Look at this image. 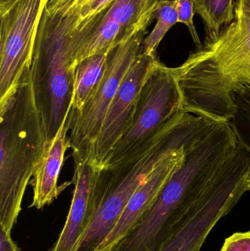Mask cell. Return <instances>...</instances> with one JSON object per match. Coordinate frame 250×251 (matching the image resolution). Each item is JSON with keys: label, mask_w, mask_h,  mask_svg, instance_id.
Returning <instances> with one entry per match:
<instances>
[{"label": "cell", "mask_w": 250, "mask_h": 251, "mask_svg": "<svg viewBox=\"0 0 250 251\" xmlns=\"http://www.w3.org/2000/svg\"><path fill=\"white\" fill-rule=\"evenodd\" d=\"M182 94L173 69L159 60L141 87L130 125L104 167L117 163L137 149L182 110Z\"/></svg>", "instance_id": "cell-7"}, {"label": "cell", "mask_w": 250, "mask_h": 251, "mask_svg": "<svg viewBox=\"0 0 250 251\" xmlns=\"http://www.w3.org/2000/svg\"><path fill=\"white\" fill-rule=\"evenodd\" d=\"M93 0H49L44 14L52 22H60L76 15Z\"/></svg>", "instance_id": "cell-19"}, {"label": "cell", "mask_w": 250, "mask_h": 251, "mask_svg": "<svg viewBox=\"0 0 250 251\" xmlns=\"http://www.w3.org/2000/svg\"><path fill=\"white\" fill-rule=\"evenodd\" d=\"M195 13L204 21L207 34H217L235 17L233 0H194Z\"/></svg>", "instance_id": "cell-15"}, {"label": "cell", "mask_w": 250, "mask_h": 251, "mask_svg": "<svg viewBox=\"0 0 250 251\" xmlns=\"http://www.w3.org/2000/svg\"><path fill=\"white\" fill-rule=\"evenodd\" d=\"M44 146L29 69L16 91L0 102V227L7 232L17 222Z\"/></svg>", "instance_id": "cell-3"}, {"label": "cell", "mask_w": 250, "mask_h": 251, "mask_svg": "<svg viewBox=\"0 0 250 251\" xmlns=\"http://www.w3.org/2000/svg\"><path fill=\"white\" fill-rule=\"evenodd\" d=\"M29 69L35 104L48 143L58 132L71 107L73 70L69 66L66 38L53 29L44 15Z\"/></svg>", "instance_id": "cell-5"}, {"label": "cell", "mask_w": 250, "mask_h": 251, "mask_svg": "<svg viewBox=\"0 0 250 251\" xmlns=\"http://www.w3.org/2000/svg\"><path fill=\"white\" fill-rule=\"evenodd\" d=\"M17 0H0V12L10 7Z\"/></svg>", "instance_id": "cell-24"}, {"label": "cell", "mask_w": 250, "mask_h": 251, "mask_svg": "<svg viewBox=\"0 0 250 251\" xmlns=\"http://www.w3.org/2000/svg\"><path fill=\"white\" fill-rule=\"evenodd\" d=\"M73 110L69 109L58 132L54 139L45 143L44 151L32 176V202L29 207L43 209L51 204L70 182L58 186L59 176L64 162L65 153L70 149V132Z\"/></svg>", "instance_id": "cell-11"}, {"label": "cell", "mask_w": 250, "mask_h": 251, "mask_svg": "<svg viewBox=\"0 0 250 251\" xmlns=\"http://www.w3.org/2000/svg\"><path fill=\"white\" fill-rule=\"evenodd\" d=\"M158 60L157 55L142 51L125 75L106 113L95 143L91 166L97 171L105 166L112 151L130 125L141 87Z\"/></svg>", "instance_id": "cell-9"}, {"label": "cell", "mask_w": 250, "mask_h": 251, "mask_svg": "<svg viewBox=\"0 0 250 251\" xmlns=\"http://www.w3.org/2000/svg\"><path fill=\"white\" fill-rule=\"evenodd\" d=\"M157 24L152 32L144 40L142 52L157 55V50L167 32L179 23L177 0H162L156 12Z\"/></svg>", "instance_id": "cell-16"}, {"label": "cell", "mask_w": 250, "mask_h": 251, "mask_svg": "<svg viewBox=\"0 0 250 251\" xmlns=\"http://www.w3.org/2000/svg\"><path fill=\"white\" fill-rule=\"evenodd\" d=\"M49 0H17L0 12V102L30 67L43 15Z\"/></svg>", "instance_id": "cell-8"}, {"label": "cell", "mask_w": 250, "mask_h": 251, "mask_svg": "<svg viewBox=\"0 0 250 251\" xmlns=\"http://www.w3.org/2000/svg\"><path fill=\"white\" fill-rule=\"evenodd\" d=\"M107 54H95L81 61L73 71L71 106L79 112L91 100L99 86L107 68Z\"/></svg>", "instance_id": "cell-14"}, {"label": "cell", "mask_w": 250, "mask_h": 251, "mask_svg": "<svg viewBox=\"0 0 250 251\" xmlns=\"http://www.w3.org/2000/svg\"><path fill=\"white\" fill-rule=\"evenodd\" d=\"M190 146L174 153L134 193L115 226L96 251H111L114 245L133 228L151 207L166 183L184 163L186 151Z\"/></svg>", "instance_id": "cell-10"}, {"label": "cell", "mask_w": 250, "mask_h": 251, "mask_svg": "<svg viewBox=\"0 0 250 251\" xmlns=\"http://www.w3.org/2000/svg\"><path fill=\"white\" fill-rule=\"evenodd\" d=\"M162 0H115L105 16L118 24L129 35L147 30Z\"/></svg>", "instance_id": "cell-13"}, {"label": "cell", "mask_w": 250, "mask_h": 251, "mask_svg": "<svg viewBox=\"0 0 250 251\" xmlns=\"http://www.w3.org/2000/svg\"><path fill=\"white\" fill-rule=\"evenodd\" d=\"M182 94V110L228 123L234 93L250 88V19L235 7L233 22L205 42L184 63L172 68Z\"/></svg>", "instance_id": "cell-1"}, {"label": "cell", "mask_w": 250, "mask_h": 251, "mask_svg": "<svg viewBox=\"0 0 250 251\" xmlns=\"http://www.w3.org/2000/svg\"><path fill=\"white\" fill-rule=\"evenodd\" d=\"M247 189H248V191H250V174L247 179Z\"/></svg>", "instance_id": "cell-25"}, {"label": "cell", "mask_w": 250, "mask_h": 251, "mask_svg": "<svg viewBox=\"0 0 250 251\" xmlns=\"http://www.w3.org/2000/svg\"><path fill=\"white\" fill-rule=\"evenodd\" d=\"M0 251H21L19 246L12 240L11 233L0 227Z\"/></svg>", "instance_id": "cell-22"}, {"label": "cell", "mask_w": 250, "mask_h": 251, "mask_svg": "<svg viewBox=\"0 0 250 251\" xmlns=\"http://www.w3.org/2000/svg\"><path fill=\"white\" fill-rule=\"evenodd\" d=\"M235 7L250 19V0H236Z\"/></svg>", "instance_id": "cell-23"}, {"label": "cell", "mask_w": 250, "mask_h": 251, "mask_svg": "<svg viewBox=\"0 0 250 251\" xmlns=\"http://www.w3.org/2000/svg\"><path fill=\"white\" fill-rule=\"evenodd\" d=\"M114 1L115 0H93L74 16L60 22H50L45 16L48 24L51 25L54 30L60 36L66 38L82 29L100 13L107 10Z\"/></svg>", "instance_id": "cell-17"}, {"label": "cell", "mask_w": 250, "mask_h": 251, "mask_svg": "<svg viewBox=\"0 0 250 251\" xmlns=\"http://www.w3.org/2000/svg\"><path fill=\"white\" fill-rule=\"evenodd\" d=\"M239 145L228 123H217L186 151L184 163L151 207L110 251H155L192 208Z\"/></svg>", "instance_id": "cell-2"}, {"label": "cell", "mask_w": 250, "mask_h": 251, "mask_svg": "<svg viewBox=\"0 0 250 251\" xmlns=\"http://www.w3.org/2000/svg\"><path fill=\"white\" fill-rule=\"evenodd\" d=\"M250 174V153L240 143L219 174L155 251H201L222 218L239 203Z\"/></svg>", "instance_id": "cell-4"}, {"label": "cell", "mask_w": 250, "mask_h": 251, "mask_svg": "<svg viewBox=\"0 0 250 251\" xmlns=\"http://www.w3.org/2000/svg\"><path fill=\"white\" fill-rule=\"evenodd\" d=\"M220 251H250V231L232 234L226 239Z\"/></svg>", "instance_id": "cell-21"}, {"label": "cell", "mask_w": 250, "mask_h": 251, "mask_svg": "<svg viewBox=\"0 0 250 251\" xmlns=\"http://www.w3.org/2000/svg\"><path fill=\"white\" fill-rule=\"evenodd\" d=\"M234 111L228 122L238 142L250 153V88H244L233 96Z\"/></svg>", "instance_id": "cell-18"}, {"label": "cell", "mask_w": 250, "mask_h": 251, "mask_svg": "<svg viewBox=\"0 0 250 251\" xmlns=\"http://www.w3.org/2000/svg\"><path fill=\"white\" fill-rule=\"evenodd\" d=\"M146 33L147 30L137 32L109 51L105 74L99 86L80 111H73L69 143L74 162L92 164L106 113L125 75L142 52Z\"/></svg>", "instance_id": "cell-6"}, {"label": "cell", "mask_w": 250, "mask_h": 251, "mask_svg": "<svg viewBox=\"0 0 250 251\" xmlns=\"http://www.w3.org/2000/svg\"><path fill=\"white\" fill-rule=\"evenodd\" d=\"M177 11L179 23L187 26L197 48H200L203 44L194 25L193 17L195 13L194 0H177Z\"/></svg>", "instance_id": "cell-20"}, {"label": "cell", "mask_w": 250, "mask_h": 251, "mask_svg": "<svg viewBox=\"0 0 250 251\" xmlns=\"http://www.w3.org/2000/svg\"><path fill=\"white\" fill-rule=\"evenodd\" d=\"M97 170L88 162H74L73 199L66 223L51 251H76L92 224L91 198Z\"/></svg>", "instance_id": "cell-12"}]
</instances>
